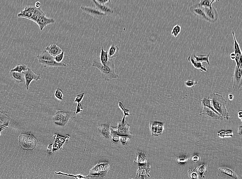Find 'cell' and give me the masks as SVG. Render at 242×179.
Masks as SVG:
<instances>
[{"instance_id":"obj_1","label":"cell","mask_w":242,"mask_h":179,"mask_svg":"<svg viewBox=\"0 0 242 179\" xmlns=\"http://www.w3.org/2000/svg\"><path fill=\"white\" fill-rule=\"evenodd\" d=\"M92 66L97 67L100 71L102 77L106 81H110L119 77V75L115 72L114 60L113 59L108 60L106 65L105 66L101 63L94 59Z\"/></svg>"},{"instance_id":"obj_2","label":"cell","mask_w":242,"mask_h":179,"mask_svg":"<svg viewBox=\"0 0 242 179\" xmlns=\"http://www.w3.org/2000/svg\"><path fill=\"white\" fill-rule=\"evenodd\" d=\"M209 97L211 100V103L214 108L221 115V120L225 118L229 120V114L225 107L227 101L224 98L222 95L219 93L213 92L211 93Z\"/></svg>"},{"instance_id":"obj_3","label":"cell","mask_w":242,"mask_h":179,"mask_svg":"<svg viewBox=\"0 0 242 179\" xmlns=\"http://www.w3.org/2000/svg\"><path fill=\"white\" fill-rule=\"evenodd\" d=\"M109 168V162H99L90 170L89 175L85 176V179L104 178Z\"/></svg>"},{"instance_id":"obj_4","label":"cell","mask_w":242,"mask_h":179,"mask_svg":"<svg viewBox=\"0 0 242 179\" xmlns=\"http://www.w3.org/2000/svg\"><path fill=\"white\" fill-rule=\"evenodd\" d=\"M124 116L122 120L119 121L117 128L111 127V133L117 134L120 136H127L129 139H131L133 137V135L130 132L129 125L127 124L125 121L126 116L129 115V111H124Z\"/></svg>"},{"instance_id":"obj_5","label":"cell","mask_w":242,"mask_h":179,"mask_svg":"<svg viewBox=\"0 0 242 179\" xmlns=\"http://www.w3.org/2000/svg\"><path fill=\"white\" fill-rule=\"evenodd\" d=\"M75 114L73 111H57L53 117V120L55 124L64 126L71 119L75 118Z\"/></svg>"},{"instance_id":"obj_6","label":"cell","mask_w":242,"mask_h":179,"mask_svg":"<svg viewBox=\"0 0 242 179\" xmlns=\"http://www.w3.org/2000/svg\"><path fill=\"white\" fill-rule=\"evenodd\" d=\"M19 140V146L23 150H33L37 145V140L30 133L20 135Z\"/></svg>"},{"instance_id":"obj_7","label":"cell","mask_w":242,"mask_h":179,"mask_svg":"<svg viewBox=\"0 0 242 179\" xmlns=\"http://www.w3.org/2000/svg\"><path fill=\"white\" fill-rule=\"evenodd\" d=\"M54 138L55 139V142L53 144L49 145L48 148L50 153H54L61 150L64 143L66 141H68L69 139V136H66L64 138L60 137L57 135H55Z\"/></svg>"},{"instance_id":"obj_8","label":"cell","mask_w":242,"mask_h":179,"mask_svg":"<svg viewBox=\"0 0 242 179\" xmlns=\"http://www.w3.org/2000/svg\"><path fill=\"white\" fill-rule=\"evenodd\" d=\"M242 65L237 66L236 65L234 72L233 84V88L236 91H238L242 86Z\"/></svg>"},{"instance_id":"obj_9","label":"cell","mask_w":242,"mask_h":179,"mask_svg":"<svg viewBox=\"0 0 242 179\" xmlns=\"http://www.w3.org/2000/svg\"><path fill=\"white\" fill-rule=\"evenodd\" d=\"M25 76L26 80L25 87L28 90L30 84L33 80L37 81L40 79V75L35 73L31 67H28L27 70L23 71Z\"/></svg>"},{"instance_id":"obj_10","label":"cell","mask_w":242,"mask_h":179,"mask_svg":"<svg viewBox=\"0 0 242 179\" xmlns=\"http://www.w3.org/2000/svg\"><path fill=\"white\" fill-rule=\"evenodd\" d=\"M190 10L196 17L207 21L205 14L204 7L200 6L199 3H196L192 6L190 8Z\"/></svg>"},{"instance_id":"obj_11","label":"cell","mask_w":242,"mask_h":179,"mask_svg":"<svg viewBox=\"0 0 242 179\" xmlns=\"http://www.w3.org/2000/svg\"><path fill=\"white\" fill-rule=\"evenodd\" d=\"M81 9L84 12L98 19H102L106 16H107L97 9V7H91L81 6Z\"/></svg>"},{"instance_id":"obj_12","label":"cell","mask_w":242,"mask_h":179,"mask_svg":"<svg viewBox=\"0 0 242 179\" xmlns=\"http://www.w3.org/2000/svg\"><path fill=\"white\" fill-rule=\"evenodd\" d=\"M205 13L207 21L211 23L217 22L219 18V14L215 7H204Z\"/></svg>"},{"instance_id":"obj_13","label":"cell","mask_w":242,"mask_h":179,"mask_svg":"<svg viewBox=\"0 0 242 179\" xmlns=\"http://www.w3.org/2000/svg\"><path fill=\"white\" fill-rule=\"evenodd\" d=\"M151 166L148 164H146L143 166H139L137 172V174L135 178L145 179L150 177L149 173Z\"/></svg>"},{"instance_id":"obj_14","label":"cell","mask_w":242,"mask_h":179,"mask_svg":"<svg viewBox=\"0 0 242 179\" xmlns=\"http://www.w3.org/2000/svg\"><path fill=\"white\" fill-rule=\"evenodd\" d=\"M233 37L234 41V53L236 57L235 59L237 66L242 65V52L238 43L236 39L234 31L232 32Z\"/></svg>"},{"instance_id":"obj_15","label":"cell","mask_w":242,"mask_h":179,"mask_svg":"<svg viewBox=\"0 0 242 179\" xmlns=\"http://www.w3.org/2000/svg\"><path fill=\"white\" fill-rule=\"evenodd\" d=\"M55 19L46 17L45 13L40 17L37 24L39 26L40 31H42L47 25L55 23Z\"/></svg>"},{"instance_id":"obj_16","label":"cell","mask_w":242,"mask_h":179,"mask_svg":"<svg viewBox=\"0 0 242 179\" xmlns=\"http://www.w3.org/2000/svg\"><path fill=\"white\" fill-rule=\"evenodd\" d=\"M204 114L210 118L214 119H221V116L215 111L205 106H203V110L200 113V115Z\"/></svg>"},{"instance_id":"obj_17","label":"cell","mask_w":242,"mask_h":179,"mask_svg":"<svg viewBox=\"0 0 242 179\" xmlns=\"http://www.w3.org/2000/svg\"><path fill=\"white\" fill-rule=\"evenodd\" d=\"M110 125L111 123H109L106 124L100 125L98 127L99 132L106 138H109L111 136V130L110 128Z\"/></svg>"},{"instance_id":"obj_18","label":"cell","mask_w":242,"mask_h":179,"mask_svg":"<svg viewBox=\"0 0 242 179\" xmlns=\"http://www.w3.org/2000/svg\"><path fill=\"white\" fill-rule=\"evenodd\" d=\"M134 162L139 166H143L147 163L146 156L145 153L142 151H138L136 153V157Z\"/></svg>"},{"instance_id":"obj_19","label":"cell","mask_w":242,"mask_h":179,"mask_svg":"<svg viewBox=\"0 0 242 179\" xmlns=\"http://www.w3.org/2000/svg\"><path fill=\"white\" fill-rule=\"evenodd\" d=\"M39 62L43 64L45 67H67V65L65 63H57L55 60L50 61H45L39 60Z\"/></svg>"},{"instance_id":"obj_20","label":"cell","mask_w":242,"mask_h":179,"mask_svg":"<svg viewBox=\"0 0 242 179\" xmlns=\"http://www.w3.org/2000/svg\"><path fill=\"white\" fill-rule=\"evenodd\" d=\"M92 1L96 7L99 10L105 14L107 15H110L113 14L114 13V11L113 9L109 7L104 5L100 4L97 2L96 0H91Z\"/></svg>"},{"instance_id":"obj_21","label":"cell","mask_w":242,"mask_h":179,"mask_svg":"<svg viewBox=\"0 0 242 179\" xmlns=\"http://www.w3.org/2000/svg\"><path fill=\"white\" fill-rule=\"evenodd\" d=\"M45 50L48 52L50 54L54 57L60 54L62 51L60 48L55 44L48 45L46 48Z\"/></svg>"},{"instance_id":"obj_22","label":"cell","mask_w":242,"mask_h":179,"mask_svg":"<svg viewBox=\"0 0 242 179\" xmlns=\"http://www.w3.org/2000/svg\"><path fill=\"white\" fill-rule=\"evenodd\" d=\"M10 75L12 78L18 83L23 82L25 79V75L23 71L19 72L16 71H11Z\"/></svg>"},{"instance_id":"obj_23","label":"cell","mask_w":242,"mask_h":179,"mask_svg":"<svg viewBox=\"0 0 242 179\" xmlns=\"http://www.w3.org/2000/svg\"><path fill=\"white\" fill-rule=\"evenodd\" d=\"M189 61L192 64L195 68L199 69L201 72L207 71V70L201 62L196 61L194 59L193 55L189 56L188 58Z\"/></svg>"},{"instance_id":"obj_24","label":"cell","mask_w":242,"mask_h":179,"mask_svg":"<svg viewBox=\"0 0 242 179\" xmlns=\"http://www.w3.org/2000/svg\"><path fill=\"white\" fill-rule=\"evenodd\" d=\"M119 48L117 45L112 44L108 51L109 58L113 59L119 56Z\"/></svg>"},{"instance_id":"obj_25","label":"cell","mask_w":242,"mask_h":179,"mask_svg":"<svg viewBox=\"0 0 242 179\" xmlns=\"http://www.w3.org/2000/svg\"><path fill=\"white\" fill-rule=\"evenodd\" d=\"M220 172L222 173L228 175L233 178L238 179V177L234 171L226 167H221L219 168Z\"/></svg>"},{"instance_id":"obj_26","label":"cell","mask_w":242,"mask_h":179,"mask_svg":"<svg viewBox=\"0 0 242 179\" xmlns=\"http://www.w3.org/2000/svg\"><path fill=\"white\" fill-rule=\"evenodd\" d=\"M37 58L39 60L45 61H50L54 59V57L52 56L46 50H44L41 53L38 55Z\"/></svg>"},{"instance_id":"obj_27","label":"cell","mask_w":242,"mask_h":179,"mask_svg":"<svg viewBox=\"0 0 242 179\" xmlns=\"http://www.w3.org/2000/svg\"><path fill=\"white\" fill-rule=\"evenodd\" d=\"M100 58L101 63L104 66H106L109 60V56H108V51L104 50L103 47L101 48Z\"/></svg>"},{"instance_id":"obj_28","label":"cell","mask_w":242,"mask_h":179,"mask_svg":"<svg viewBox=\"0 0 242 179\" xmlns=\"http://www.w3.org/2000/svg\"><path fill=\"white\" fill-rule=\"evenodd\" d=\"M211 99L209 98V97H204V98L201 100L202 104L203 105V106H205L211 109L212 110L215 111L217 114L221 115L220 113L218 112L217 111H216L215 109L214 108L212 105L211 104Z\"/></svg>"},{"instance_id":"obj_29","label":"cell","mask_w":242,"mask_h":179,"mask_svg":"<svg viewBox=\"0 0 242 179\" xmlns=\"http://www.w3.org/2000/svg\"><path fill=\"white\" fill-rule=\"evenodd\" d=\"M9 117L5 114L1 113L0 111V128L9 124Z\"/></svg>"},{"instance_id":"obj_30","label":"cell","mask_w":242,"mask_h":179,"mask_svg":"<svg viewBox=\"0 0 242 179\" xmlns=\"http://www.w3.org/2000/svg\"><path fill=\"white\" fill-rule=\"evenodd\" d=\"M210 54L211 53H210L207 55H199V56H197L195 54H194L193 55V56L196 61L201 62L202 63L203 62H206L207 63L208 65H209V58Z\"/></svg>"},{"instance_id":"obj_31","label":"cell","mask_w":242,"mask_h":179,"mask_svg":"<svg viewBox=\"0 0 242 179\" xmlns=\"http://www.w3.org/2000/svg\"><path fill=\"white\" fill-rule=\"evenodd\" d=\"M159 123L158 122H153L150 123V130L153 136H157L158 126Z\"/></svg>"},{"instance_id":"obj_32","label":"cell","mask_w":242,"mask_h":179,"mask_svg":"<svg viewBox=\"0 0 242 179\" xmlns=\"http://www.w3.org/2000/svg\"><path fill=\"white\" fill-rule=\"evenodd\" d=\"M191 160V158L190 157H187L185 156L179 157L176 159V162L178 164L183 165L187 163L188 161Z\"/></svg>"},{"instance_id":"obj_33","label":"cell","mask_w":242,"mask_h":179,"mask_svg":"<svg viewBox=\"0 0 242 179\" xmlns=\"http://www.w3.org/2000/svg\"><path fill=\"white\" fill-rule=\"evenodd\" d=\"M207 166L205 164H202L198 166L197 169V172L202 178H205L204 175V173L207 171Z\"/></svg>"},{"instance_id":"obj_34","label":"cell","mask_w":242,"mask_h":179,"mask_svg":"<svg viewBox=\"0 0 242 179\" xmlns=\"http://www.w3.org/2000/svg\"><path fill=\"white\" fill-rule=\"evenodd\" d=\"M28 67L27 65L25 64L18 65L16 66L12 69L11 71H16L21 72L23 71L27 70Z\"/></svg>"},{"instance_id":"obj_35","label":"cell","mask_w":242,"mask_h":179,"mask_svg":"<svg viewBox=\"0 0 242 179\" xmlns=\"http://www.w3.org/2000/svg\"><path fill=\"white\" fill-rule=\"evenodd\" d=\"M33 13L25 11H21L18 14V16L19 17H23L29 19L33 15Z\"/></svg>"},{"instance_id":"obj_36","label":"cell","mask_w":242,"mask_h":179,"mask_svg":"<svg viewBox=\"0 0 242 179\" xmlns=\"http://www.w3.org/2000/svg\"><path fill=\"white\" fill-rule=\"evenodd\" d=\"M199 175L196 168L189 170V178L197 179L199 178Z\"/></svg>"},{"instance_id":"obj_37","label":"cell","mask_w":242,"mask_h":179,"mask_svg":"<svg viewBox=\"0 0 242 179\" xmlns=\"http://www.w3.org/2000/svg\"><path fill=\"white\" fill-rule=\"evenodd\" d=\"M181 28L179 25H176L174 27L171 32V35L175 37H177L180 33Z\"/></svg>"},{"instance_id":"obj_38","label":"cell","mask_w":242,"mask_h":179,"mask_svg":"<svg viewBox=\"0 0 242 179\" xmlns=\"http://www.w3.org/2000/svg\"><path fill=\"white\" fill-rule=\"evenodd\" d=\"M110 138H111V142L114 144H117L120 142V136L117 134L111 133Z\"/></svg>"},{"instance_id":"obj_39","label":"cell","mask_w":242,"mask_h":179,"mask_svg":"<svg viewBox=\"0 0 242 179\" xmlns=\"http://www.w3.org/2000/svg\"><path fill=\"white\" fill-rule=\"evenodd\" d=\"M198 82H196L194 79L193 80H190L189 79L187 81H185V84L186 87H193L198 84Z\"/></svg>"},{"instance_id":"obj_40","label":"cell","mask_w":242,"mask_h":179,"mask_svg":"<svg viewBox=\"0 0 242 179\" xmlns=\"http://www.w3.org/2000/svg\"><path fill=\"white\" fill-rule=\"evenodd\" d=\"M55 96L59 100H63V94L62 91L60 89L57 88L55 92Z\"/></svg>"},{"instance_id":"obj_41","label":"cell","mask_w":242,"mask_h":179,"mask_svg":"<svg viewBox=\"0 0 242 179\" xmlns=\"http://www.w3.org/2000/svg\"><path fill=\"white\" fill-rule=\"evenodd\" d=\"M210 0H201L199 3L200 6L206 7H211Z\"/></svg>"},{"instance_id":"obj_42","label":"cell","mask_w":242,"mask_h":179,"mask_svg":"<svg viewBox=\"0 0 242 179\" xmlns=\"http://www.w3.org/2000/svg\"><path fill=\"white\" fill-rule=\"evenodd\" d=\"M164 125L165 123L159 122L158 126L157 136L161 135L163 132L164 130Z\"/></svg>"},{"instance_id":"obj_43","label":"cell","mask_w":242,"mask_h":179,"mask_svg":"<svg viewBox=\"0 0 242 179\" xmlns=\"http://www.w3.org/2000/svg\"><path fill=\"white\" fill-rule=\"evenodd\" d=\"M130 139L127 136H121L120 138V141L123 145H126L128 144L129 142Z\"/></svg>"},{"instance_id":"obj_44","label":"cell","mask_w":242,"mask_h":179,"mask_svg":"<svg viewBox=\"0 0 242 179\" xmlns=\"http://www.w3.org/2000/svg\"><path fill=\"white\" fill-rule=\"evenodd\" d=\"M64 53H65L63 51L62 52V53H60V54L54 57V60L57 63H61L64 58Z\"/></svg>"},{"instance_id":"obj_45","label":"cell","mask_w":242,"mask_h":179,"mask_svg":"<svg viewBox=\"0 0 242 179\" xmlns=\"http://www.w3.org/2000/svg\"><path fill=\"white\" fill-rule=\"evenodd\" d=\"M41 15L36 14L33 13V16H32L31 18H30L29 19L35 22V23H37L38 21H39V19Z\"/></svg>"},{"instance_id":"obj_46","label":"cell","mask_w":242,"mask_h":179,"mask_svg":"<svg viewBox=\"0 0 242 179\" xmlns=\"http://www.w3.org/2000/svg\"><path fill=\"white\" fill-rule=\"evenodd\" d=\"M35 6H33L28 5L25 7L24 10L33 13L35 11Z\"/></svg>"},{"instance_id":"obj_47","label":"cell","mask_w":242,"mask_h":179,"mask_svg":"<svg viewBox=\"0 0 242 179\" xmlns=\"http://www.w3.org/2000/svg\"><path fill=\"white\" fill-rule=\"evenodd\" d=\"M201 158L200 156L198 154H195L192 157L191 160L194 162H200L201 161Z\"/></svg>"},{"instance_id":"obj_48","label":"cell","mask_w":242,"mask_h":179,"mask_svg":"<svg viewBox=\"0 0 242 179\" xmlns=\"http://www.w3.org/2000/svg\"><path fill=\"white\" fill-rule=\"evenodd\" d=\"M85 93H83L82 94L77 95L75 100V102L79 103L81 102L84 96Z\"/></svg>"},{"instance_id":"obj_49","label":"cell","mask_w":242,"mask_h":179,"mask_svg":"<svg viewBox=\"0 0 242 179\" xmlns=\"http://www.w3.org/2000/svg\"><path fill=\"white\" fill-rule=\"evenodd\" d=\"M97 2L100 4L104 5L105 4L107 3H110L111 0H96Z\"/></svg>"},{"instance_id":"obj_50","label":"cell","mask_w":242,"mask_h":179,"mask_svg":"<svg viewBox=\"0 0 242 179\" xmlns=\"http://www.w3.org/2000/svg\"><path fill=\"white\" fill-rule=\"evenodd\" d=\"M83 111V109H82L81 105L80 103H78L77 110H76V112H75V114H77V113L80 112H82Z\"/></svg>"},{"instance_id":"obj_51","label":"cell","mask_w":242,"mask_h":179,"mask_svg":"<svg viewBox=\"0 0 242 179\" xmlns=\"http://www.w3.org/2000/svg\"><path fill=\"white\" fill-rule=\"evenodd\" d=\"M233 134L232 131H229L225 132L226 136H233Z\"/></svg>"},{"instance_id":"obj_52","label":"cell","mask_w":242,"mask_h":179,"mask_svg":"<svg viewBox=\"0 0 242 179\" xmlns=\"http://www.w3.org/2000/svg\"><path fill=\"white\" fill-rule=\"evenodd\" d=\"M225 131H221V132L218 133V136L224 138L225 136Z\"/></svg>"},{"instance_id":"obj_53","label":"cell","mask_w":242,"mask_h":179,"mask_svg":"<svg viewBox=\"0 0 242 179\" xmlns=\"http://www.w3.org/2000/svg\"><path fill=\"white\" fill-rule=\"evenodd\" d=\"M230 58L232 60H235L236 57V55L235 53H232L230 55Z\"/></svg>"},{"instance_id":"obj_54","label":"cell","mask_w":242,"mask_h":179,"mask_svg":"<svg viewBox=\"0 0 242 179\" xmlns=\"http://www.w3.org/2000/svg\"><path fill=\"white\" fill-rule=\"evenodd\" d=\"M9 128V127L7 126V125H5V126L1 127V128H0V136H1V133L2 131L4 130V129H7Z\"/></svg>"},{"instance_id":"obj_55","label":"cell","mask_w":242,"mask_h":179,"mask_svg":"<svg viewBox=\"0 0 242 179\" xmlns=\"http://www.w3.org/2000/svg\"><path fill=\"white\" fill-rule=\"evenodd\" d=\"M41 5V3L39 1H37L35 4V6L36 8H40V6Z\"/></svg>"},{"instance_id":"obj_56","label":"cell","mask_w":242,"mask_h":179,"mask_svg":"<svg viewBox=\"0 0 242 179\" xmlns=\"http://www.w3.org/2000/svg\"><path fill=\"white\" fill-rule=\"evenodd\" d=\"M234 97V96L233 94H231L229 95V98L230 100H233Z\"/></svg>"},{"instance_id":"obj_57","label":"cell","mask_w":242,"mask_h":179,"mask_svg":"<svg viewBox=\"0 0 242 179\" xmlns=\"http://www.w3.org/2000/svg\"><path fill=\"white\" fill-rule=\"evenodd\" d=\"M238 116L239 118L241 119L242 117V111H240V112H239L238 113Z\"/></svg>"},{"instance_id":"obj_58","label":"cell","mask_w":242,"mask_h":179,"mask_svg":"<svg viewBox=\"0 0 242 179\" xmlns=\"http://www.w3.org/2000/svg\"><path fill=\"white\" fill-rule=\"evenodd\" d=\"M238 134L240 135H242V127L241 126V127H240V128L239 129V130H238Z\"/></svg>"},{"instance_id":"obj_59","label":"cell","mask_w":242,"mask_h":179,"mask_svg":"<svg viewBox=\"0 0 242 179\" xmlns=\"http://www.w3.org/2000/svg\"><path fill=\"white\" fill-rule=\"evenodd\" d=\"M219 1V0H211V4H210L211 6V7L212 6H211L212 4L214 2H216V1Z\"/></svg>"}]
</instances>
